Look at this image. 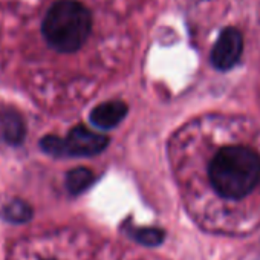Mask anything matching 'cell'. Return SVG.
<instances>
[{
  "mask_svg": "<svg viewBox=\"0 0 260 260\" xmlns=\"http://www.w3.org/2000/svg\"><path fill=\"white\" fill-rule=\"evenodd\" d=\"M92 31L90 11L77 0H58L46 13L42 32L48 45L58 52H75Z\"/></svg>",
  "mask_w": 260,
  "mask_h": 260,
  "instance_id": "obj_2",
  "label": "cell"
},
{
  "mask_svg": "<svg viewBox=\"0 0 260 260\" xmlns=\"http://www.w3.org/2000/svg\"><path fill=\"white\" fill-rule=\"evenodd\" d=\"M0 125H2L4 140L11 146H20L26 137V125L19 112L5 110L0 116Z\"/></svg>",
  "mask_w": 260,
  "mask_h": 260,
  "instance_id": "obj_6",
  "label": "cell"
},
{
  "mask_svg": "<svg viewBox=\"0 0 260 260\" xmlns=\"http://www.w3.org/2000/svg\"><path fill=\"white\" fill-rule=\"evenodd\" d=\"M213 190L225 199H242L260 182V156L243 146L220 149L210 162Z\"/></svg>",
  "mask_w": 260,
  "mask_h": 260,
  "instance_id": "obj_1",
  "label": "cell"
},
{
  "mask_svg": "<svg viewBox=\"0 0 260 260\" xmlns=\"http://www.w3.org/2000/svg\"><path fill=\"white\" fill-rule=\"evenodd\" d=\"M137 242L146 245V246H156L159 243H162L164 240V231L155 226L150 228H135L132 233H130Z\"/></svg>",
  "mask_w": 260,
  "mask_h": 260,
  "instance_id": "obj_9",
  "label": "cell"
},
{
  "mask_svg": "<svg viewBox=\"0 0 260 260\" xmlns=\"http://www.w3.org/2000/svg\"><path fill=\"white\" fill-rule=\"evenodd\" d=\"M107 137L95 134L84 125L74 127L66 138L48 135L40 141L42 150L54 158L95 156L101 153L107 147Z\"/></svg>",
  "mask_w": 260,
  "mask_h": 260,
  "instance_id": "obj_3",
  "label": "cell"
},
{
  "mask_svg": "<svg viewBox=\"0 0 260 260\" xmlns=\"http://www.w3.org/2000/svg\"><path fill=\"white\" fill-rule=\"evenodd\" d=\"M95 181V176L92 173V170L86 169V167H77L68 172L66 175V181L64 185L68 188V191L74 196L81 194L83 191H86Z\"/></svg>",
  "mask_w": 260,
  "mask_h": 260,
  "instance_id": "obj_8",
  "label": "cell"
},
{
  "mask_svg": "<svg viewBox=\"0 0 260 260\" xmlns=\"http://www.w3.org/2000/svg\"><path fill=\"white\" fill-rule=\"evenodd\" d=\"M243 51L242 34L234 28H226L219 36L211 51V64L219 71L231 69L240 58Z\"/></svg>",
  "mask_w": 260,
  "mask_h": 260,
  "instance_id": "obj_4",
  "label": "cell"
},
{
  "mask_svg": "<svg viewBox=\"0 0 260 260\" xmlns=\"http://www.w3.org/2000/svg\"><path fill=\"white\" fill-rule=\"evenodd\" d=\"M127 115V106L122 101H107L90 112V122L98 128H113Z\"/></svg>",
  "mask_w": 260,
  "mask_h": 260,
  "instance_id": "obj_5",
  "label": "cell"
},
{
  "mask_svg": "<svg viewBox=\"0 0 260 260\" xmlns=\"http://www.w3.org/2000/svg\"><path fill=\"white\" fill-rule=\"evenodd\" d=\"M0 216H2L4 220H7L10 223L20 225V223H26L32 219L34 210L26 201L17 198L4 205L2 211H0Z\"/></svg>",
  "mask_w": 260,
  "mask_h": 260,
  "instance_id": "obj_7",
  "label": "cell"
}]
</instances>
